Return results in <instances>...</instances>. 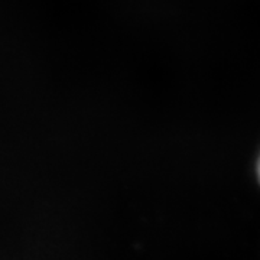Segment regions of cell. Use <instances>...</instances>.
Returning <instances> with one entry per match:
<instances>
[{
  "label": "cell",
  "mask_w": 260,
  "mask_h": 260,
  "mask_svg": "<svg viewBox=\"0 0 260 260\" xmlns=\"http://www.w3.org/2000/svg\"><path fill=\"white\" fill-rule=\"evenodd\" d=\"M256 177H257V181H259L260 184V153L259 158H257V162H256Z\"/></svg>",
  "instance_id": "cell-1"
}]
</instances>
